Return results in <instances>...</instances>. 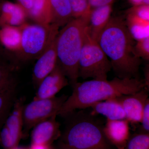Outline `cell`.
I'll return each instance as SVG.
<instances>
[{
	"label": "cell",
	"instance_id": "19",
	"mask_svg": "<svg viewBox=\"0 0 149 149\" xmlns=\"http://www.w3.org/2000/svg\"><path fill=\"white\" fill-rule=\"evenodd\" d=\"M21 41L20 27L10 25L0 27V43L7 49L17 52L20 49Z\"/></svg>",
	"mask_w": 149,
	"mask_h": 149
},
{
	"label": "cell",
	"instance_id": "22",
	"mask_svg": "<svg viewBox=\"0 0 149 149\" xmlns=\"http://www.w3.org/2000/svg\"><path fill=\"white\" fill-rule=\"evenodd\" d=\"M123 149H149V133L142 132L130 136Z\"/></svg>",
	"mask_w": 149,
	"mask_h": 149
},
{
	"label": "cell",
	"instance_id": "33",
	"mask_svg": "<svg viewBox=\"0 0 149 149\" xmlns=\"http://www.w3.org/2000/svg\"><path fill=\"white\" fill-rule=\"evenodd\" d=\"M59 149H74L71 147L67 145L66 144H65L63 142H62L61 143L59 146Z\"/></svg>",
	"mask_w": 149,
	"mask_h": 149
},
{
	"label": "cell",
	"instance_id": "2",
	"mask_svg": "<svg viewBox=\"0 0 149 149\" xmlns=\"http://www.w3.org/2000/svg\"><path fill=\"white\" fill-rule=\"evenodd\" d=\"M146 88L141 78L121 79L116 77L111 80H92L77 82L72 87V93L68 97L58 115L64 117L77 110L87 109L99 102L129 95Z\"/></svg>",
	"mask_w": 149,
	"mask_h": 149
},
{
	"label": "cell",
	"instance_id": "21",
	"mask_svg": "<svg viewBox=\"0 0 149 149\" xmlns=\"http://www.w3.org/2000/svg\"><path fill=\"white\" fill-rule=\"evenodd\" d=\"M27 16L38 24H50L49 4L46 0H34L33 6Z\"/></svg>",
	"mask_w": 149,
	"mask_h": 149
},
{
	"label": "cell",
	"instance_id": "29",
	"mask_svg": "<svg viewBox=\"0 0 149 149\" xmlns=\"http://www.w3.org/2000/svg\"><path fill=\"white\" fill-rule=\"evenodd\" d=\"M17 4L21 6L25 11L27 15L30 11L33 6L34 0H16Z\"/></svg>",
	"mask_w": 149,
	"mask_h": 149
},
{
	"label": "cell",
	"instance_id": "26",
	"mask_svg": "<svg viewBox=\"0 0 149 149\" xmlns=\"http://www.w3.org/2000/svg\"><path fill=\"white\" fill-rule=\"evenodd\" d=\"M135 51L141 58L149 61V37L136 42Z\"/></svg>",
	"mask_w": 149,
	"mask_h": 149
},
{
	"label": "cell",
	"instance_id": "3",
	"mask_svg": "<svg viewBox=\"0 0 149 149\" xmlns=\"http://www.w3.org/2000/svg\"><path fill=\"white\" fill-rule=\"evenodd\" d=\"M63 118L65 144L74 149H113L104 133V125L92 111L75 110Z\"/></svg>",
	"mask_w": 149,
	"mask_h": 149
},
{
	"label": "cell",
	"instance_id": "10",
	"mask_svg": "<svg viewBox=\"0 0 149 149\" xmlns=\"http://www.w3.org/2000/svg\"><path fill=\"white\" fill-rule=\"evenodd\" d=\"M149 90L144 88L139 92L116 97L122 105L126 119L129 122L141 123L145 104L148 99Z\"/></svg>",
	"mask_w": 149,
	"mask_h": 149
},
{
	"label": "cell",
	"instance_id": "12",
	"mask_svg": "<svg viewBox=\"0 0 149 149\" xmlns=\"http://www.w3.org/2000/svg\"><path fill=\"white\" fill-rule=\"evenodd\" d=\"M112 12V5L90 10L86 32L91 39L98 42L101 34L111 18Z\"/></svg>",
	"mask_w": 149,
	"mask_h": 149
},
{
	"label": "cell",
	"instance_id": "13",
	"mask_svg": "<svg viewBox=\"0 0 149 149\" xmlns=\"http://www.w3.org/2000/svg\"><path fill=\"white\" fill-rule=\"evenodd\" d=\"M104 133L108 141L117 149H123L130 137L129 121L127 119H107Z\"/></svg>",
	"mask_w": 149,
	"mask_h": 149
},
{
	"label": "cell",
	"instance_id": "31",
	"mask_svg": "<svg viewBox=\"0 0 149 149\" xmlns=\"http://www.w3.org/2000/svg\"><path fill=\"white\" fill-rule=\"evenodd\" d=\"M29 149H53L51 147V145L46 144H31Z\"/></svg>",
	"mask_w": 149,
	"mask_h": 149
},
{
	"label": "cell",
	"instance_id": "28",
	"mask_svg": "<svg viewBox=\"0 0 149 149\" xmlns=\"http://www.w3.org/2000/svg\"><path fill=\"white\" fill-rule=\"evenodd\" d=\"M114 0H88L90 9L102 6L112 5Z\"/></svg>",
	"mask_w": 149,
	"mask_h": 149
},
{
	"label": "cell",
	"instance_id": "35",
	"mask_svg": "<svg viewBox=\"0 0 149 149\" xmlns=\"http://www.w3.org/2000/svg\"><path fill=\"white\" fill-rule=\"evenodd\" d=\"M4 0H0V5H1V3L3 2V1Z\"/></svg>",
	"mask_w": 149,
	"mask_h": 149
},
{
	"label": "cell",
	"instance_id": "7",
	"mask_svg": "<svg viewBox=\"0 0 149 149\" xmlns=\"http://www.w3.org/2000/svg\"><path fill=\"white\" fill-rule=\"evenodd\" d=\"M68 96L63 95L49 99L33 100L24 105L23 110V128L29 131L40 122L54 115L59 111Z\"/></svg>",
	"mask_w": 149,
	"mask_h": 149
},
{
	"label": "cell",
	"instance_id": "24",
	"mask_svg": "<svg viewBox=\"0 0 149 149\" xmlns=\"http://www.w3.org/2000/svg\"><path fill=\"white\" fill-rule=\"evenodd\" d=\"M73 18L83 16L90 10L88 0H69Z\"/></svg>",
	"mask_w": 149,
	"mask_h": 149
},
{
	"label": "cell",
	"instance_id": "14",
	"mask_svg": "<svg viewBox=\"0 0 149 149\" xmlns=\"http://www.w3.org/2000/svg\"><path fill=\"white\" fill-rule=\"evenodd\" d=\"M55 115L37 124L31 133L32 144H51L59 136L60 123Z\"/></svg>",
	"mask_w": 149,
	"mask_h": 149
},
{
	"label": "cell",
	"instance_id": "17",
	"mask_svg": "<svg viewBox=\"0 0 149 149\" xmlns=\"http://www.w3.org/2000/svg\"><path fill=\"white\" fill-rule=\"evenodd\" d=\"M90 108H92L93 113L102 115L109 120L126 119L122 105L116 97L98 102Z\"/></svg>",
	"mask_w": 149,
	"mask_h": 149
},
{
	"label": "cell",
	"instance_id": "16",
	"mask_svg": "<svg viewBox=\"0 0 149 149\" xmlns=\"http://www.w3.org/2000/svg\"><path fill=\"white\" fill-rule=\"evenodd\" d=\"M50 24L63 27L73 19L69 0H49Z\"/></svg>",
	"mask_w": 149,
	"mask_h": 149
},
{
	"label": "cell",
	"instance_id": "6",
	"mask_svg": "<svg viewBox=\"0 0 149 149\" xmlns=\"http://www.w3.org/2000/svg\"><path fill=\"white\" fill-rule=\"evenodd\" d=\"M79 77L83 80H107L112 69L109 59L98 43L85 35L79 60Z\"/></svg>",
	"mask_w": 149,
	"mask_h": 149
},
{
	"label": "cell",
	"instance_id": "1",
	"mask_svg": "<svg viewBox=\"0 0 149 149\" xmlns=\"http://www.w3.org/2000/svg\"><path fill=\"white\" fill-rule=\"evenodd\" d=\"M97 42L109 58L116 77L140 78L141 58L136 54V41L130 35L123 17H111Z\"/></svg>",
	"mask_w": 149,
	"mask_h": 149
},
{
	"label": "cell",
	"instance_id": "32",
	"mask_svg": "<svg viewBox=\"0 0 149 149\" xmlns=\"http://www.w3.org/2000/svg\"><path fill=\"white\" fill-rule=\"evenodd\" d=\"M133 6H138L143 4L144 0H128Z\"/></svg>",
	"mask_w": 149,
	"mask_h": 149
},
{
	"label": "cell",
	"instance_id": "27",
	"mask_svg": "<svg viewBox=\"0 0 149 149\" xmlns=\"http://www.w3.org/2000/svg\"><path fill=\"white\" fill-rule=\"evenodd\" d=\"M141 123H142V132H149V100H147L144 107Z\"/></svg>",
	"mask_w": 149,
	"mask_h": 149
},
{
	"label": "cell",
	"instance_id": "11",
	"mask_svg": "<svg viewBox=\"0 0 149 149\" xmlns=\"http://www.w3.org/2000/svg\"><path fill=\"white\" fill-rule=\"evenodd\" d=\"M56 38V37L37 58L34 66L32 81L36 87H38L43 79L52 72L57 64Z\"/></svg>",
	"mask_w": 149,
	"mask_h": 149
},
{
	"label": "cell",
	"instance_id": "4",
	"mask_svg": "<svg viewBox=\"0 0 149 149\" xmlns=\"http://www.w3.org/2000/svg\"><path fill=\"white\" fill-rule=\"evenodd\" d=\"M90 10L83 16L72 19L59 31L56 38L58 62L72 87L78 82L79 60Z\"/></svg>",
	"mask_w": 149,
	"mask_h": 149
},
{
	"label": "cell",
	"instance_id": "20",
	"mask_svg": "<svg viewBox=\"0 0 149 149\" xmlns=\"http://www.w3.org/2000/svg\"><path fill=\"white\" fill-rule=\"evenodd\" d=\"M125 21L130 35L136 42L149 37V22L128 15Z\"/></svg>",
	"mask_w": 149,
	"mask_h": 149
},
{
	"label": "cell",
	"instance_id": "23",
	"mask_svg": "<svg viewBox=\"0 0 149 149\" xmlns=\"http://www.w3.org/2000/svg\"><path fill=\"white\" fill-rule=\"evenodd\" d=\"M15 67L11 64L0 65V90L17 83L14 74Z\"/></svg>",
	"mask_w": 149,
	"mask_h": 149
},
{
	"label": "cell",
	"instance_id": "5",
	"mask_svg": "<svg viewBox=\"0 0 149 149\" xmlns=\"http://www.w3.org/2000/svg\"><path fill=\"white\" fill-rule=\"evenodd\" d=\"M20 49L16 53L22 61L37 58L56 37L59 27L54 24H23Z\"/></svg>",
	"mask_w": 149,
	"mask_h": 149
},
{
	"label": "cell",
	"instance_id": "25",
	"mask_svg": "<svg viewBox=\"0 0 149 149\" xmlns=\"http://www.w3.org/2000/svg\"><path fill=\"white\" fill-rule=\"evenodd\" d=\"M126 15L149 22V5L142 4L133 6L127 10Z\"/></svg>",
	"mask_w": 149,
	"mask_h": 149
},
{
	"label": "cell",
	"instance_id": "34",
	"mask_svg": "<svg viewBox=\"0 0 149 149\" xmlns=\"http://www.w3.org/2000/svg\"><path fill=\"white\" fill-rule=\"evenodd\" d=\"M11 149H26L24 148H21V147H18V146H16L14 147V148H13Z\"/></svg>",
	"mask_w": 149,
	"mask_h": 149
},
{
	"label": "cell",
	"instance_id": "8",
	"mask_svg": "<svg viewBox=\"0 0 149 149\" xmlns=\"http://www.w3.org/2000/svg\"><path fill=\"white\" fill-rule=\"evenodd\" d=\"M25 99H17L0 133V140L5 149L17 146L23 128V110Z\"/></svg>",
	"mask_w": 149,
	"mask_h": 149
},
{
	"label": "cell",
	"instance_id": "18",
	"mask_svg": "<svg viewBox=\"0 0 149 149\" xmlns=\"http://www.w3.org/2000/svg\"><path fill=\"white\" fill-rule=\"evenodd\" d=\"M17 83L0 90V128L3 127L17 99Z\"/></svg>",
	"mask_w": 149,
	"mask_h": 149
},
{
	"label": "cell",
	"instance_id": "36",
	"mask_svg": "<svg viewBox=\"0 0 149 149\" xmlns=\"http://www.w3.org/2000/svg\"><path fill=\"white\" fill-rule=\"evenodd\" d=\"M46 1H47L49 3V0H46Z\"/></svg>",
	"mask_w": 149,
	"mask_h": 149
},
{
	"label": "cell",
	"instance_id": "9",
	"mask_svg": "<svg viewBox=\"0 0 149 149\" xmlns=\"http://www.w3.org/2000/svg\"><path fill=\"white\" fill-rule=\"evenodd\" d=\"M68 80L58 62L52 72L45 77L37 87L33 100L51 98L55 97L63 88L69 84Z\"/></svg>",
	"mask_w": 149,
	"mask_h": 149
},
{
	"label": "cell",
	"instance_id": "15",
	"mask_svg": "<svg viewBox=\"0 0 149 149\" xmlns=\"http://www.w3.org/2000/svg\"><path fill=\"white\" fill-rule=\"evenodd\" d=\"M27 17L26 12L18 4L4 1L0 5V27L4 25L21 26Z\"/></svg>",
	"mask_w": 149,
	"mask_h": 149
},
{
	"label": "cell",
	"instance_id": "30",
	"mask_svg": "<svg viewBox=\"0 0 149 149\" xmlns=\"http://www.w3.org/2000/svg\"><path fill=\"white\" fill-rule=\"evenodd\" d=\"M6 54L5 53V52L3 50V49L0 47V65H4L12 64L11 63H8V59Z\"/></svg>",
	"mask_w": 149,
	"mask_h": 149
}]
</instances>
